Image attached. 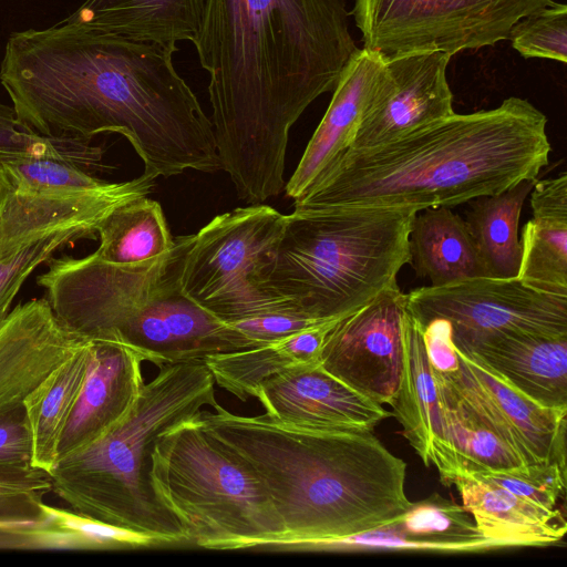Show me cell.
<instances>
[{
    "label": "cell",
    "instance_id": "8",
    "mask_svg": "<svg viewBox=\"0 0 567 567\" xmlns=\"http://www.w3.org/2000/svg\"><path fill=\"white\" fill-rule=\"evenodd\" d=\"M286 217L261 204L215 216L194 234L181 274L183 293L227 323L296 312L259 284L260 269L281 237Z\"/></svg>",
    "mask_w": 567,
    "mask_h": 567
},
{
    "label": "cell",
    "instance_id": "20",
    "mask_svg": "<svg viewBox=\"0 0 567 567\" xmlns=\"http://www.w3.org/2000/svg\"><path fill=\"white\" fill-rule=\"evenodd\" d=\"M382 64V55L364 48L351 58L332 91L322 120L285 185L289 198L296 200L305 195L334 161L351 147Z\"/></svg>",
    "mask_w": 567,
    "mask_h": 567
},
{
    "label": "cell",
    "instance_id": "24",
    "mask_svg": "<svg viewBox=\"0 0 567 567\" xmlns=\"http://www.w3.org/2000/svg\"><path fill=\"white\" fill-rule=\"evenodd\" d=\"M533 218L523 228L517 278L536 290L567 296V174L536 181Z\"/></svg>",
    "mask_w": 567,
    "mask_h": 567
},
{
    "label": "cell",
    "instance_id": "18",
    "mask_svg": "<svg viewBox=\"0 0 567 567\" xmlns=\"http://www.w3.org/2000/svg\"><path fill=\"white\" fill-rule=\"evenodd\" d=\"M458 351L539 405L567 410V334L506 331Z\"/></svg>",
    "mask_w": 567,
    "mask_h": 567
},
{
    "label": "cell",
    "instance_id": "27",
    "mask_svg": "<svg viewBox=\"0 0 567 567\" xmlns=\"http://www.w3.org/2000/svg\"><path fill=\"white\" fill-rule=\"evenodd\" d=\"M90 355L91 340L22 402L31 435L30 464L49 474L58 463L60 443L84 384Z\"/></svg>",
    "mask_w": 567,
    "mask_h": 567
},
{
    "label": "cell",
    "instance_id": "5",
    "mask_svg": "<svg viewBox=\"0 0 567 567\" xmlns=\"http://www.w3.org/2000/svg\"><path fill=\"white\" fill-rule=\"evenodd\" d=\"M218 405L204 361L159 368L114 429L59 457L50 473L51 492L82 515L158 537L167 546L190 545L186 528L154 489L151 452L167 429Z\"/></svg>",
    "mask_w": 567,
    "mask_h": 567
},
{
    "label": "cell",
    "instance_id": "32",
    "mask_svg": "<svg viewBox=\"0 0 567 567\" xmlns=\"http://www.w3.org/2000/svg\"><path fill=\"white\" fill-rule=\"evenodd\" d=\"M0 179L14 192L56 195L100 192L112 184L74 163L37 157L0 161Z\"/></svg>",
    "mask_w": 567,
    "mask_h": 567
},
{
    "label": "cell",
    "instance_id": "35",
    "mask_svg": "<svg viewBox=\"0 0 567 567\" xmlns=\"http://www.w3.org/2000/svg\"><path fill=\"white\" fill-rule=\"evenodd\" d=\"M512 47L525 59L567 62V6L553 2L519 19L511 29Z\"/></svg>",
    "mask_w": 567,
    "mask_h": 567
},
{
    "label": "cell",
    "instance_id": "19",
    "mask_svg": "<svg viewBox=\"0 0 567 567\" xmlns=\"http://www.w3.org/2000/svg\"><path fill=\"white\" fill-rule=\"evenodd\" d=\"M403 351L401 382L391 404L393 415L423 463H433L442 482L450 485L454 465L433 367L423 329L408 310L403 318Z\"/></svg>",
    "mask_w": 567,
    "mask_h": 567
},
{
    "label": "cell",
    "instance_id": "41",
    "mask_svg": "<svg viewBox=\"0 0 567 567\" xmlns=\"http://www.w3.org/2000/svg\"><path fill=\"white\" fill-rule=\"evenodd\" d=\"M0 189H1V182H0Z\"/></svg>",
    "mask_w": 567,
    "mask_h": 567
},
{
    "label": "cell",
    "instance_id": "17",
    "mask_svg": "<svg viewBox=\"0 0 567 567\" xmlns=\"http://www.w3.org/2000/svg\"><path fill=\"white\" fill-rule=\"evenodd\" d=\"M142 362L141 354L124 343L91 340L85 381L64 430L59 457L91 445L123 420L144 384Z\"/></svg>",
    "mask_w": 567,
    "mask_h": 567
},
{
    "label": "cell",
    "instance_id": "1",
    "mask_svg": "<svg viewBox=\"0 0 567 567\" xmlns=\"http://www.w3.org/2000/svg\"><path fill=\"white\" fill-rule=\"evenodd\" d=\"M176 51L62 20L9 34L0 83L44 136L123 135L154 178L221 169L213 124L175 69Z\"/></svg>",
    "mask_w": 567,
    "mask_h": 567
},
{
    "label": "cell",
    "instance_id": "36",
    "mask_svg": "<svg viewBox=\"0 0 567 567\" xmlns=\"http://www.w3.org/2000/svg\"><path fill=\"white\" fill-rule=\"evenodd\" d=\"M466 476L497 485L520 498L548 509H556L566 488V464L557 461Z\"/></svg>",
    "mask_w": 567,
    "mask_h": 567
},
{
    "label": "cell",
    "instance_id": "39",
    "mask_svg": "<svg viewBox=\"0 0 567 567\" xmlns=\"http://www.w3.org/2000/svg\"><path fill=\"white\" fill-rule=\"evenodd\" d=\"M297 312H271L230 322L255 346L272 342L303 329L327 322Z\"/></svg>",
    "mask_w": 567,
    "mask_h": 567
},
{
    "label": "cell",
    "instance_id": "29",
    "mask_svg": "<svg viewBox=\"0 0 567 567\" xmlns=\"http://www.w3.org/2000/svg\"><path fill=\"white\" fill-rule=\"evenodd\" d=\"M454 465V476L527 465L462 399L449 379L433 368ZM450 482V484H451Z\"/></svg>",
    "mask_w": 567,
    "mask_h": 567
},
{
    "label": "cell",
    "instance_id": "3",
    "mask_svg": "<svg viewBox=\"0 0 567 567\" xmlns=\"http://www.w3.org/2000/svg\"><path fill=\"white\" fill-rule=\"evenodd\" d=\"M547 117L525 99L450 116L369 148H349L293 210L453 207L537 181L551 152Z\"/></svg>",
    "mask_w": 567,
    "mask_h": 567
},
{
    "label": "cell",
    "instance_id": "37",
    "mask_svg": "<svg viewBox=\"0 0 567 567\" xmlns=\"http://www.w3.org/2000/svg\"><path fill=\"white\" fill-rule=\"evenodd\" d=\"M45 515L55 524L73 530L84 542L87 550H116L166 547L155 536L107 524L72 509L58 508L44 503Z\"/></svg>",
    "mask_w": 567,
    "mask_h": 567
},
{
    "label": "cell",
    "instance_id": "33",
    "mask_svg": "<svg viewBox=\"0 0 567 567\" xmlns=\"http://www.w3.org/2000/svg\"><path fill=\"white\" fill-rule=\"evenodd\" d=\"M50 474L30 463H0V525L40 522Z\"/></svg>",
    "mask_w": 567,
    "mask_h": 567
},
{
    "label": "cell",
    "instance_id": "25",
    "mask_svg": "<svg viewBox=\"0 0 567 567\" xmlns=\"http://www.w3.org/2000/svg\"><path fill=\"white\" fill-rule=\"evenodd\" d=\"M338 320L303 329L272 342L208 355L203 361L215 383L240 401H246L255 398L258 389L269 379L298 365L320 362L326 337Z\"/></svg>",
    "mask_w": 567,
    "mask_h": 567
},
{
    "label": "cell",
    "instance_id": "6",
    "mask_svg": "<svg viewBox=\"0 0 567 567\" xmlns=\"http://www.w3.org/2000/svg\"><path fill=\"white\" fill-rule=\"evenodd\" d=\"M412 208L355 207L287 215L260 269L269 296L319 320L343 318L398 285L410 262Z\"/></svg>",
    "mask_w": 567,
    "mask_h": 567
},
{
    "label": "cell",
    "instance_id": "34",
    "mask_svg": "<svg viewBox=\"0 0 567 567\" xmlns=\"http://www.w3.org/2000/svg\"><path fill=\"white\" fill-rule=\"evenodd\" d=\"M96 236L83 228L54 231L16 248L0 259V323L11 311V305L25 280L42 264L68 245Z\"/></svg>",
    "mask_w": 567,
    "mask_h": 567
},
{
    "label": "cell",
    "instance_id": "23",
    "mask_svg": "<svg viewBox=\"0 0 567 567\" xmlns=\"http://www.w3.org/2000/svg\"><path fill=\"white\" fill-rule=\"evenodd\" d=\"M451 484L481 534L501 548L554 545L566 533V520L557 508H545L471 476H457Z\"/></svg>",
    "mask_w": 567,
    "mask_h": 567
},
{
    "label": "cell",
    "instance_id": "10",
    "mask_svg": "<svg viewBox=\"0 0 567 567\" xmlns=\"http://www.w3.org/2000/svg\"><path fill=\"white\" fill-rule=\"evenodd\" d=\"M406 301L421 327L446 320L457 350L506 331L567 334V296L536 290L517 277H475L420 287L406 293Z\"/></svg>",
    "mask_w": 567,
    "mask_h": 567
},
{
    "label": "cell",
    "instance_id": "15",
    "mask_svg": "<svg viewBox=\"0 0 567 567\" xmlns=\"http://www.w3.org/2000/svg\"><path fill=\"white\" fill-rule=\"evenodd\" d=\"M87 341L56 318L47 298L16 306L0 323V416Z\"/></svg>",
    "mask_w": 567,
    "mask_h": 567
},
{
    "label": "cell",
    "instance_id": "31",
    "mask_svg": "<svg viewBox=\"0 0 567 567\" xmlns=\"http://www.w3.org/2000/svg\"><path fill=\"white\" fill-rule=\"evenodd\" d=\"M53 158L74 163L85 169L102 166L103 150L90 141L72 136H44L25 128L12 105L0 102V161Z\"/></svg>",
    "mask_w": 567,
    "mask_h": 567
},
{
    "label": "cell",
    "instance_id": "12",
    "mask_svg": "<svg viewBox=\"0 0 567 567\" xmlns=\"http://www.w3.org/2000/svg\"><path fill=\"white\" fill-rule=\"evenodd\" d=\"M451 58L434 50L383 58L350 148L378 146L453 114Z\"/></svg>",
    "mask_w": 567,
    "mask_h": 567
},
{
    "label": "cell",
    "instance_id": "11",
    "mask_svg": "<svg viewBox=\"0 0 567 567\" xmlns=\"http://www.w3.org/2000/svg\"><path fill=\"white\" fill-rule=\"evenodd\" d=\"M406 293L399 285L339 319L323 342L322 368L377 404H392L403 370Z\"/></svg>",
    "mask_w": 567,
    "mask_h": 567
},
{
    "label": "cell",
    "instance_id": "26",
    "mask_svg": "<svg viewBox=\"0 0 567 567\" xmlns=\"http://www.w3.org/2000/svg\"><path fill=\"white\" fill-rule=\"evenodd\" d=\"M410 265L415 275L440 287L484 277L467 225L451 207L416 213L409 235Z\"/></svg>",
    "mask_w": 567,
    "mask_h": 567
},
{
    "label": "cell",
    "instance_id": "7",
    "mask_svg": "<svg viewBox=\"0 0 567 567\" xmlns=\"http://www.w3.org/2000/svg\"><path fill=\"white\" fill-rule=\"evenodd\" d=\"M199 412L155 440L150 476L159 499L193 546L261 549L285 539L284 524L258 478L204 427Z\"/></svg>",
    "mask_w": 567,
    "mask_h": 567
},
{
    "label": "cell",
    "instance_id": "4",
    "mask_svg": "<svg viewBox=\"0 0 567 567\" xmlns=\"http://www.w3.org/2000/svg\"><path fill=\"white\" fill-rule=\"evenodd\" d=\"M198 416L258 478L284 524L285 539L363 534L412 503L404 488L406 463L371 431L295 426L220 405Z\"/></svg>",
    "mask_w": 567,
    "mask_h": 567
},
{
    "label": "cell",
    "instance_id": "21",
    "mask_svg": "<svg viewBox=\"0 0 567 567\" xmlns=\"http://www.w3.org/2000/svg\"><path fill=\"white\" fill-rule=\"evenodd\" d=\"M344 550H422L478 553L502 549L485 538L470 513L437 493L411 503L393 520L367 533L342 538Z\"/></svg>",
    "mask_w": 567,
    "mask_h": 567
},
{
    "label": "cell",
    "instance_id": "16",
    "mask_svg": "<svg viewBox=\"0 0 567 567\" xmlns=\"http://www.w3.org/2000/svg\"><path fill=\"white\" fill-rule=\"evenodd\" d=\"M155 181L143 173L130 181L112 182L100 192L73 195L20 193L1 183L0 259L25 243L59 230L83 228L96 236L97 226L114 208L147 196Z\"/></svg>",
    "mask_w": 567,
    "mask_h": 567
},
{
    "label": "cell",
    "instance_id": "2",
    "mask_svg": "<svg viewBox=\"0 0 567 567\" xmlns=\"http://www.w3.org/2000/svg\"><path fill=\"white\" fill-rule=\"evenodd\" d=\"M349 17L344 0H205L193 44L220 166L245 203L285 188L290 128L359 50Z\"/></svg>",
    "mask_w": 567,
    "mask_h": 567
},
{
    "label": "cell",
    "instance_id": "9",
    "mask_svg": "<svg viewBox=\"0 0 567 567\" xmlns=\"http://www.w3.org/2000/svg\"><path fill=\"white\" fill-rule=\"evenodd\" d=\"M553 0H354L349 12L363 48L390 58L464 50L507 40L512 27Z\"/></svg>",
    "mask_w": 567,
    "mask_h": 567
},
{
    "label": "cell",
    "instance_id": "13",
    "mask_svg": "<svg viewBox=\"0 0 567 567\" xmlns=\"http://www.w3.org/2000/svg\"><path fill=\"white\" fill-rule=\"evenodd\" d=\"M456 353V369L442 373L488 427L525 464L549 461L566 464L567 410L539 405L493 373L478 359L458 350Z\"/></svg>",
    "mask_w": 567,
    "mask_h": 567
},
{
    "label": "cell",
    "instance_id": "22",
    "mask_svg": "<svg viewBox=\"0 0 567 567\" xmlns=\"http://www.w3.org/2000/svg\"><path fill=\"white\" fill-rule=\"evenodd\" d=\"M205 0H84L64 20L101 34L178 51L197 35Z\"/></svg>",
    "mask_w": 567,
    "mask_h": 567
},
{
    "label": "cell",
    "instance_id": "30",
    "mask_svg": "<svg viewBox=\"0 0 567 567\" xmlns=\"http://www.w3.org/2000/svg\"><path fill=\"white\" fill-rule=\"evenodd\" d=\"M96 237L100 245L93 254L115 265L152 260L174 245L161 204L147 196L114 208L97 226Z\"/></svg>",
    "mask_w": 567,
    "mask_h": 567
},
{
    "label": "cell",
    "instance_id": "28",
    "mask_svg": "<svg viewBox=\"0 0 567 567\" xmlns=\"http://www.w3.org/2000/svg\"><path fill=\"white\" fill-rule=\"evenodd\" d=\"M536 181H523L495 194L474 198L464 219L484 277H517L520 264L518 223Z\"/></svg>",
    "mask_w": 567,
    "mask_h": 567
},
{
    "label": "cell",
    "instance_id": "40",
    "mask_svg": "<svg viewBox=\"0 0 567 567\" xmlns=\"http://www.w3.org/2000/svg\"><path fill=\"white\" fill-rule=\"evenodd\" d=\"M31 435L23 405L0 416V463H30Z\"/></svg>",
    "mask_w": 567,
    "mask_h": 567
},
{
    "label": "cell",
    "instance_id": "14",
    "mask_svg": "<svg viewBox=\"0 0 567 567\" xmlns=\"http://www.w3.org/2000/svg\"><path fill=\"white\" fill-rule=\"evenodd\" d=\"M270 419L295 426L372 431L390 413L327 372L320 362L266 381L255 396Z\"/></svg>",
    "mask_w": 567,
    "mask_h": 567
},
{
    "label": "cell",
    "instance_id": "38",
    "mask_svg": "<svg viewBox=\"0 0 567 567\" xmlns=\"http://www.w3.org/2000/svg\"><path fill=\"white\" fill-rule=\"evenodd\" d=\"M0 550H86V546L44 513L40 522L0 525Z\"/></svg>",
    "mask_w": 567,
    "mask_h": 567
}]
</instances>
